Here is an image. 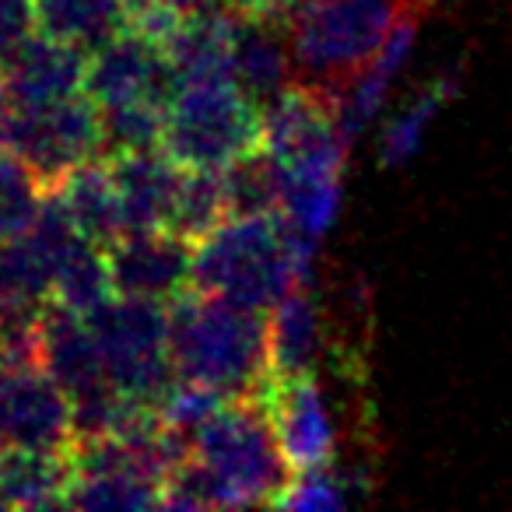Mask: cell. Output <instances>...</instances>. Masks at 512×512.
I'll list each match as a JSON object with an SVG mask.
<instances>
[{
  "label": "cell",
  "mask_w": 512,
  "mask_h": 512,
  "mask_svg": "<svg viewBox=\"0 0 512 512\" xmlns=\"http://www.w3.org/2000/svg\"><path fill=\"white\" fill-rule=\"evenodd\" d=\"M264 144V109L232 78L179 85L165 109L162 151L179 169L225 172Z\"/></svg>",
  "instance_id": "5b68a950"
},
{
  "label": "cell",
  "mask_w": 512,
  "mask_h": 512,
  "mask_svg": "<svg viewBox=\"0 0 512 512\" xmlns=\"http://www.w3.org/2000/svg\"><path fill=\"white\" fill-rule=\"evenodd\" d=\"M292 481L256 397H232L190 439V453L165 481L162 509L274 505Z\"/></svg>",
  "instance_id": "6da1fadb"
},
{
  "label": "cell",
  "mask_w": 512,
  "mask_h": 512,
  "mask_svg": "<svg viewBox=\"0 0 512 512\" xmlns=\"http://www.w3.org/2000/svg\"><path fill=\"white\" fill-rule=\"evenodd\" d=\"M176 379L211 386L225 397H256L271 376L267 313L186 292L169 302Z\"/></svg>",
  "instance_id": "3957f363"
},
{
  "label": "cell",
  "mask_w": 512,
  "mask_h": 512,
  "mask_svg": "<svg viewBox=\"0 0 512 512\" xmlns=\"http://www.w3.org/2000/svg\"><path fill=\"white\" fill-rule=\"evenodd\" d=\"M235 214L232 207V193H228V179L225 172H211V169H183L176 190V204H172V218L169 228L183 239L197 242L200 235H207L214 225Z\"/></svg>",
  "instance_id": "7402d4cb"
},
{
  "label": "cell",
  "mask_w": 512,
  "mask_h": 512,
  "mask_svg": "<svg viewBox=\"0 0 512 512\" xmlns=\"http://www.w3.org/2000/svg\"><path fill=\"white\" fill-rule=\"evenodd\" d=\"M232 78L260 109L278 92H285L292 85V53H288L285 25L235 18Z\"/></svg>",
  "instance_id": "2e32d148"
},
{
  "label": "cell",
  "mask_w": 512,
  "mask_h": 512,
  "mask_svg": "<svg viewBox=\"0 0 512 512\" xmlns=\"http://www.w3.org/2000/svg\"><path fill=\"white\" fill-rule=\"evenodd\" d=\"M271 421L274 442L285 456L292 474L323 470L337 463V421L316 372L309 376H278L271 372L256 393Z\"/></svg>",
  "instance_id": "ba28073f"
},
{
  "label": "cell",
  "mask_w": 512,
  "mask_h": 512,
  "mask_svg": "<svg viewBox=\"0 0 512 512\" xmlns=\"http://www.w3.org/2000/svg\"><path fill=\"white\" fill-rule=\"evenodd\" d=\"M85 92L99 106H123V102L169 106L176 95V74L162 43L137 29H123L88 53Z\"/></svg>",
  "instance_id": "30bf717a"
},
{
  "label": "cell",
  "mask_w": 512,
  "mask_h": 512,
  "mask_svg": "<svg viewBox=\"0 0 512 512\" xmlns=\"http://www.w3.org/2000/svg\"><path fill=\"white\" fill-rule=\"evenodd\" d=\"M39 29L92 53L127 29L130 0H36Z\"/></svg>",
  "instance_id": "ffe728a7"
},
{
  "label": "cell",
  "mask_w": 512,
  "mask_h": 512,
  "mask_svg": "<svg viewBox=\"0 0 512 512\" xmlns=\"http://www.w3.org/2000/svg\"><path fill=\"white\" fill-rule=\"evenodd\" d=\"M355 491H362V481H351L341 470L323 467V470H306V474H292V481L285 484L274 505L278 509H295V512H320V509H341L355 498Z\"/></svg>",
  "instance_id": "484cf974"
},
{
  "label": "cell",
  "mask_w": 512,
  "mask_h": 512,
  "mask_svg": "<svg viewBox=\"0 0 512 512\" xmlns=\"http://www.w3.org/2000/svg\"><path fill=\"white\" fill-rule=\"evenodd\" d=\"M53 193L60 204L67 207L71 221L85 239L99 242L102 249L113 246L120 235H127V221H123V200L116 190L113 169L106 158H92V162L78 165L71 176H64Z\"/></svg>",
  "instance_id": "ac0fdd59"
},
{
  "label": "cell",
  "mask_w": 512,
  "mask_h": 512,
  "mask_svg": "<svg viewBox=\"0 0 512 512\" xmlns=\"http://www.w3.org/2000/svg\"><path fill=\"white\" fill-rule=\"evenodd\" d=\"M46 186L25 162H18L8 148H0V242L29 232L46 200Z\"/></svg>",
  "instance_id": "cb8c5ba5"
},
{
  "label": "cell",
  "mask_w": 512,
  "mask_h": 512,
  "mask_svg": "<svg viewBox=\"0 0 512 512\" xmlns=\"http://www.w3.org/2000/svg\"><path fill=\"white\" fill-rule=\"evenodd\" d=\"M411 43H414V15H404L397 29H393L390 43L383 46V53H379V57L334 99L337 123H341V130L348 137H355L358 130L376 116V109L383 106L393 78H397L407 53H411Z\"/></svg>",
  "instance_id": "d6986e66"
},
{
  "label": "cell",
  "mask_w": 512,
  "mask_h": 512,
  "mask_svg": "<svg viewBox=\"0 0 512 512\" xmlns=\"http://www.w3.org/2000/svg\"><path fill=\"white\" fill-rule=\"evenodd\" d=\"M449 92H453V78L432 81L418 99L407 102V106L400 109L390 123H386V130H383V162L386 165L407 162V158L418 151L428 123H432V116L442 109V102L449 99Z\"/></svg>",
  "instance_id": "d4e9b609"
},
{
  "label": "cell",
  "mask_w": 512,
  "mask_h": 512,
  "mask_svg": "<svg viewBox=\"0 0 512 512\" xmlns=\"http://www.w3.org/2000/svg\"><path fill=\"white\" fill-rule=\"evenodd\" d=\"M109 383L127 397L158 407V400L176 383L172 365L169 306L155 299L113 295L106 306L88 313Z\"/></svg>",
  "instance_id": "8992f818"
},
{
  "label": "cell",
  "mask_w": 512,
  "mask_h": 512,
  "mask_svg": "<svg viewBox=\"0 0 512 512\" xmlns=\"http://www.w3.org/2000/svg\"><path fill=\"white\" fill-rule=\"evenodd\" d=\"M0 446H74L71 397L43 365H0Z\"/></svg>",
  "instance_id": "9c48e42d"
},
{
  "label": "cell",
  "mask_w": 512,
  "mask_h": 512,
  "mask_svg": "<svg viewBox=\"0 0 512 512\" xmlns=\"http://www.w3.org/2000/svg\"><path fill=\"white\" fill-rule=\"evenodd\" d=\"M116 295L176 302L193 288V242L172 228L127 232L106 249Z\"/></svg>",
  "instance_id": "8fae6325"
},
{
  "label": "cell",
  "mask_w": 512,
  "mask_h": 512,
  "mask_svg": "<svg viewBox=\"0 0 512 512\" xmlns=\"http://www.w3.org/2000/svg\"><path fill=\"white\" fill-rule=\"evenodd\" d=\"M8 116H11V99H8V88H4V78H0V144H4V127H8Z\"/></svg>",
  "instance_id": "83f0119b"
},
{
  "label": "cell",
  "mask_w": 512,
  "mask_h": 512,
  "mask_svg": "<svg viewBox=\"0 0 512 512\" xmlns=\"http://www.w3.org/2000/svg\"><path fill=\"white\" fill-rule=\"evenodd\" d=\"M0 148H4V144H0Z\"/></svg>",
  "instance_id": "f546056e"
},
{
  "label": "cell",
  "mask_w": 512,
  "mask_h": 512,
  "mask_svg": "<svg viewBox=\"0 0 512 512\" xmlns=\"http://www.w3.org/2000/svg\"><path fill=\"white\" fill-rule=\"evenodd\" d=\"M106 162H109V169H113L116 190H120L127 232L169 228L183 169H179L162 148L130 151V155L106 158Z\"/></svg>",
  "instance_id": "5bb4252c"
},
{
  "label": "cell",
  "mask_w": 512,
  "mask_h": 512,
  "mask_svg": "<svg viewBox=\"0 0 512 512\" xmlns=\"http://www.w3.org/2000/svg\"><path fill=\"white\" fill-rule=\"evenodd\" d=\"M113 295L116 288H113V271H109L106 249L92 239H81L60 260L57 274H53V299L60 306L74 309V313L88 316L99 306H106Z\"/></svg>",
  "instance_id": "44dd1931"
},
{
  "label": "cell",
  "mask_w": 512,
  "mask_h": 512,
  "mask_svg": "<svg viewBox=\"0 0 512 512\" xmlns=\"http://www.w3.org/2000/svg\"><path fill=\"white\" fill-rule=\"evenodd\" d=\"M4 148L53 190L78 165L102 155V113L88 92L43 106H11Z\"/></svg>",
  "instance_id": "52a82bcc"
},
{
  "label": "cell",
  "mask_w": 512,
  "mask_h": 512,
  "mask_svg": "<svg viewBox=\"0 0 512 512\" xmlns=\"http://www.w3.org/2000/svg\"><path fill=\"white\" fill-rule=\"evenodd\" d=\"M400 4H404L407 11H414V15H421V11H425L428 4H435V0H400Z\"/></svg>",
  "instance_id": "f1b7e54d"
},
{
  "label": "cell",
  "mask_w": 512,
  "mask_h": 512,
  "mask_svg": "<svg viewBox=\"0 0 512 512\" xmlns=\"http://www.w3.org/2000/svg\"><path fill=\"white\" fill-rule=\"evenodd\" d=\"M313 246L278 211H239L193 242V292L271 313L306 281Z\"/></svg>",
  "instance_id": "7a4b0ae2"
},
{
  "label": "cell",
  "mask_w": 512,
  "mask_h": 512,
  "mask_svg": "<svg viewBox=\"0 0 512 512\" xmlns=\"http://www.w3.org/2000/svg\"><path fill=\"white\" fill-rule=\"evenodd\" d=\"M39 365L64 386L67 397L109 383L88 316L60 306L57 299L46 302L39 313Z\"/></svg>",
  "instance_id": "4fadbf2b"
},
{
  "label": "cell",
  "mask_w": 512,
  "mask_h": 512,
  "mask_svg": "<svg viewBox=\"0 0 512 512\" xmlns=\"http://www.w3.org/2000/svg\"><path fill=\"white\" fill-rule=\"evenodd\" d=\"M0 78L11 106H43L85 92L88 50L39 29L25 46H18L4 64Z\"/></svg>",
  "instance_id": "7c38bea8"
},
{
  "label": "cell",
  "mask_w": 512,
  "mask_h": 512,
  "mask_svg": "<svg viewBox=\"0 0 512 512\" xmlns=\"http://www.w3.org/2000/svg\"><path fill=\"white\" fill-rule=\"evenodd\" d=\"M267 341H271V372L278 376H309L323 362L327 355L323 313L302 285L271 309Z\"/></svg>",
  "instance_id": "e0dca14e"
},
{
  "label": "cell",
  "mask_w": 512,
  "mask_h": 512,
  "mask_svg": "<svg viewBox=\"0 0 512 512\" xmlns=\"http://www.w3.org/2000/svg\"><path fill=\"white\" fill-rule=\"evenodd\" d=\"M74 481L71 449L0 446V498L11 509H53Z\"/></svg>",
  "instance_id": "9a60e30c"
},
{
  "label": "cell",
  "mask_w": 512,
  "mask_h": 512,
  "mask_svg": "<svg viewBox=\"0 0 512 512\" xmlns=\"http://www.w3.org/2000/svg\"><path fill=\"white\" fill-rule=\"evenodd\" d=\"M39 32L36 0H0V64Z\"/></svg>",
  "instance_id": "4316f807"
},
{
  "label": "cell",
  "mask_w": 512,
  "mask_h": 512,
  "mask_svg": "<svg viewBox=\"0 0 512 512\" xmlns=\"http://www.w3.org/2000/svg\"><path fill=\"white\" fill-rule=\"evenodd\" d=\"M407 11L400 0H302L285 22L292 81L334 99L383 53Z\"/></svg>",
  "instance_id": "277c9868"
},
{
  "label": "cell",
  "mask_w": 512,
  "mask_h": 512,
  "mask_svg": "<svg viewBox=\"0 0 512 512\" xmlns=\"http://www.w3.org/2000/svg\"><path fill=\"white\" fill-rule=\"evenodd\" d=\"M165 109L155 102H123V106H99L102 113V155L116 158L130 151L162 148Z\"/></svg>",
  "instance_id": "603a6c76"
}]
</instances>
